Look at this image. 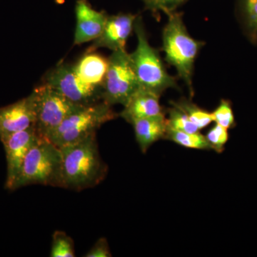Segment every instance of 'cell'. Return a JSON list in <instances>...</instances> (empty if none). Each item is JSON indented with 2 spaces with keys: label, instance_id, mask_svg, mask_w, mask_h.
I'll return each mask as SVG.
<instances>
[{
  "label": "cell",
  "instance_id": "6da1fadb",
  "mask_svg": "<svg viewBox=\"0 0 257 257\" xmlns=\"http://www.w3.org/2000/svg\"><path fill=\"white\" fill-rule=\"evenodd\" d=\"M60 149L62 188L82 191L95 187L105 178L108 167L99 154L96 133Z\"/></svg>",
  "mask_w": 257,
  "mask_h": 257
},
{
  "label": "cell",
  "instance_id": "7a4b0ae2",
  "mask_svg": "<svg viewBox=\"0 0 257 257\" xmlns=\"http://www.w3.org/2000/svg\"><path fill=\"white\" fill-rule=\"evenodd\" d=\"M167 16L168 22L162 33L165 60L175 67L179 77L186 83L193 96L194 62L204 42L198 41L190 36L184 25L182 13L175 11Z\"/></svg>",
  "mask_w": 257,
  "mask_h": 257
},
{
  "label": "cell",
  "instance_id": "3957f363",
  "mask_svg": "<svg viewBox=\"0 0 257 257\" xmlns=\"http://www.w3.org/2000/svg\"><path fill=\"white\" fill-rule=\"evenodd\" d=\"M134 30L138 46L130 57L140 87L160 96L170 88L179 89L175 77L167 72L158 51L149 43L141 17L135 20Z\"/></svg>",
  "mask_w": 257,
  "mask_h": 257
},
{
  "label": "cell",
  "instance_id": "277c9868",
  "mask_svg": "<svg viewBox=\"0 0 257 257\" xmlns=\"http://www.w3.org/2000/svg\"><path fill=\"white\" fill-rule=\"evenodd\" d=\"M62 154L48 139L40 138L30 149L13 190L31 184L60 187Z\"/></svg>",
  "mask_w": 257,
  "mask_h": 257
},
{
  "label": "cell",
  "instance_id": "5b68a950",
  "mask_svg": "<svg viewBox=\"0 0 257 257\" xmlns=\"http://www.w3.org/2000/svg\"><path fill=\"white\" fill-rule=\"evenodd\" d=\"M111 106L103 101L82 106L69 114L48 140L60 148L96 133L101 125L119 116Z\"/></svg>",
  "mask_w": 257,
  "mask_h": 257
},
{
  "label": "cell",
  "instance_id": "8992f818",
  "mask_svg": "<svg viewBox=\"0 0 257 257\" xmlns=\"http://www.w3.org/2000/svg\"><path fill=\"white\" fill-rule=\"evenodd\" d=\"M108 59L109 65L102 86L101 101L111 106H125L140 87L130 54L126 50L113 51Z\"/></svg>",
  "mask_w": 257,
  "mask_h": 257
},
{
  "label": "cell",
  "instance_id": "52a82bcc",
  "mask_svg": "<svg viewBox=\"0 0 257 257\" xmlns=\"http://www.w3.org/2000/svg\"><path fill=\"white\" fill-rule=\"evenodd\" d=\"M32 92L36 106L35 128L42 138L49 139L69 114L83 106L43 83Z\"/></svg>",
  "mask_w": 257,
  "mask_h": 257
},
{
  "label": "cell",
  "instance_id": "ba28073f",
  "mask_svg": "<svg viewBox=\"0 0 257 257\" xmlns=\"http://www.w3.org/2000/svg\"><path fill=\"white\" fill-rule=\"evenodd\" d=\"M42 83L78 105H90L101 101L102 88L84 82L77 74L74 64L64 62L57 64L45 74Z\"/></svg>",
  "mask_w": 257,
  "mask_h": 257
},
{
  "label": "cell",
  "instance_id": "9c48e42d",
  "mask_svg": "<svg viewBox=\"0 0 257 257\" xmlns=\"http://www.w3.org/2000/svg\"><path fill=\"white\" fill-rule=\"evenodd\" d=\"M35 125L31 127L0 138L6 155L7 178L5 187L13 190L24 161L30 149L40 140Z\"/></svg>",
  "mask_w": 257,
  "mask_h": 257
},
{
  "label": "cell",
  "instance_id": "30bf717a",
  "mask_svg": "<svg viewBox=\"0 0 257 257\" xmlns=\"http://www.w3.org/2000/svg\"><path fill=\"white\" fill-rule=\"evenodd\" d=\"M138 15L119 13L108 16L100 36L93 41L87 52H94L99 48L111 51L126 50V42L135 28Z\"/></svg>",
  "mask_w": 257,
  "mask_h": 257
},
{
  "label": "cell",
  "instance_id": "8fae6325",
  "mask_svg": "<svg viewBox=\"0 0 257 257\" xmlns=\"http://www.w3.org/2000/svg\"><path fill=\"white\" fill-rule=\"evenodd\" d=\"M36 123L35 96L27 97L0 107V138L23 131Z\"/></svg>",
  "mask_w": 257,
  "mask_h": 257
},
{
  "label": "cell",
  "instance_id": "7c38bea8",
  "mask_svg": "<svg viewBox=\"0 0 257 257\" xmlns=\"http://www.w3.org/2000/svg\"><path fill=\"white\" fill-rule=\"evenodd\" d=\"M76 25L74 45L94 41L104 30L108 15L105 12L93 9L87 0H77L75 5Z\"/></svg>",
  "mask_w": 257,
  "mask_h": 257
},
{
  "label": "cell",
  "instance_id": "4fadbf2b",
  "mask_svg": "<svg viewBox=\"0 0 257 257\" xmlns=\"http://www.w3.org/2000/svg\"><path fill=\"white\" fill-rule=\"evenodd\" d=\"M160 95L140 87L124 106L119 116L131 124L135 120L165 114L160 102Z\"/></svg>",
  "mask_w": 257,
  "mask_h": 257
},
{
  "label": "cell",
  "instance_id": "5bb4252c",
  "mask_svg": "<svg viewBox=\"0 0 257 257\" xmlns=\"http://www.w3.org/2000/svg\"><path fill=\"white\" fill-rule=\"evenodd\" d=\"M131 124L143 153H146L154 143L165 139L168 130L165 114L135 120Z\"/></svg>",
  "mask_w": 257,
  "mask_h": 257
},
{
  "label": "cell",
  "instance_id": "9a60e30c",
  "mask_svg": "<svg viewBox=\"0 0 257 257\" xmlns=\"http://www.w3.org/2000/svg\"><path fill=\"white\" fill-rule=\"evenodd\" d=\"M109 65V59L94 52L85 55L74 64L76 71L84 82L102 88Z\"/></svg>",
  "mask_w": 257,
  "mask_h": 257
},
{
  "label": "cell",
  "instance_id": "2e32d148",
  "mask_svg": "<svg viewBox=\"0 0 257 257\" xmlns=\"http://www.w3.org/2000/svg\"><path fill=\"white\" fill-rule=\"evenodd\" d=\"M170 103L172 106L183 111L199 130L207 127L214 121L211 112L202 109L185 98L177 101H172Z\"/></svg>",
  "mask_w": 257,
  "mask_h": 257
},
{
  "label": "cell",
  "instance_id": "e0dca14e",
  "mask_svg": "<svg viewBox=\"0 0 257 257\" xmlns=\"http://www.w3.org/2000/svg\"><path fill=\"white\" fill-rule=\"evenodd\" d=\"M165 139L185 148L192 150H211L210 145L208 143L205 135H202L200 132L191 133L168 130Z\"/></svg>",
  "mask_w": 257,
  "mask_h": 257
},
{
  "label": "cell",
  "instance_id": "ac0fdd59",
  "mask_svg": "<svg viewBox=\"0 0 257 257\" xmlns=\"http://www.w3.org/2000/svg\"><path fill=\"white\" fill-rule=\"evenodd\" d=\"M243 29L249 40L257 42V0H237Z\"/></svg>",
  "mask_w": 257,
  "mask_h": 257
},
{
  "label": "cell",
  "instance_id": "d6986e66",
  "mask_svg": "<svg viewBox=\"0 0 257 257\" xmlns=\"http://www.w3.org/2000/svg\"><path fill=\"white\" fill-rule=\"evenodd\" d=\"M168 117H167L168 130L176 131L185 132V133H197L200 130L189 119L187 115L183 111L172 106L167 109Z\"/></svg>",
  "mask_w": 257,
  "mask_h": 257
},
{
  "label": "cell",
  "instance_id": "ffe728a7",
  "mask_svg": "<svg viewBox=\"0 0 257 257\" xmlns=\"http://www.w3.org/2000/svg\"><path fill=\"white\" fill-rule=\"evenodd\" d=\"M50 256L74 257V241L62 231H55L52 235Z\"/></svg>",
  "mask_w": 257,
  "mask_h": 257
},
{
  "label": "cell",
  "instance_id": "44dd1931",
  "mask_svg": "<svg viewBox=\"0 0 257 257\" xmlns=\"http://www.w3.org/2000/svg\"><path fill=\"white\" fill-rule=\"evenodd\" d=\"M211 114L213 120L216 124H219L228 130L235 126L234 114L229 101L221 99L219 105Z\"/></svg>",
  "mask_w": 257,
  "mask_h": 257
},
{
  "label": "cell",
  "instance_id": "7402d4cb",
  "mask_svg": "<svg viewBox=\"0 0 257 257\" xmlns=\"http://www.w3.org/2000/svg\"><path fill=\"white\" fill-rule=\"evenodd\" d=\"M206 138L211 150L217 153H221L224 150V146L229 140V135L227 128L220 125L215 124L207 132Z\"/></svg>",
  "mask_w": 257,
  "mask_h": 257
},
{
  "label": "cell",
  "instance_id": "603a6c76",
  "mask_svg": "<svg viewBox=\"0 0 257 257\" xmlns=\"http://www.w3.org/2000/svg\"><path fill=\"white\" fill-rule=\"evenodd\" d=\"M145 5V9L151 12L152 14L156 15L160 12L169 15L177 11V8L181 5L188 2L189 0H142Z\"/></svg>",
  "mask_w": 257,
  "mask_h": 257
},
{
  "label": "cell",
  "instance_id": "cb8c5ba5",
  "mask_svg": "<svg viewBox=\"0 0 257 257\" xmlns=\"http://www.w3.org/2000/svg\"><path fill=\"white\" fill-rule=\"evenodd\" d=\"M86 257H110L111 253L106 238H99L84 255Z\"/></svg>",
  "mask_w": 257,
  "mask_h": 257
}]
</instances>
